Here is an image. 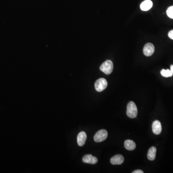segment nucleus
<instances>
[{
  "label": "nucleus",
  "mask_w": 173,
  "mask_h": 173,
  "mask_svg": "<svg viewBox=\"0 0 173 173\" xmlns=\"http://www.w3.org/2000/svg\"><path fill=\"white\" fill-rule=\"evenodd\" d=\"M127 114L129 118H134L138 115L137 106L133 102H129L127 106Z\"/></svg>",
  "instance_id": "f257e3e1"
},
{
  "label": "nucleus",
  "mask_w": 173,
  "mask_h": 173,
  "mask_svg": "<svg viewBox=\"0 0 173 173\" xmlns=\"http://www.w3.org/2000/svg\"><path fill=\"white\" fill-rule=\"evenodd\" d=\"M113 68H114L113 63L110 60L106 61L100 65V71H102L106 75H110L111 73H112Z\"/></svg>",
  "instance_id": "f03ea898"
},
{
  "label": "nucleus",
  "mask_w": 173,
  "mask_h": 173,
  "mask_svg": "<svg viewBox=\"0 0 173 173\" xmlns=\"http://www.w3.org/2000/svg\"><path fill=\"white\" fill-rule=\"evenodd\" d=\"M108 137V132L105 129L98 131L94 136V140L97 142L105 141Z\"/></svg>",
  "instance_id": "7ed1b4c3"
},
{
  "label": "nucleus",
  "mask_w": 173,
  "mask_h": 173,
  "mask_svg": "<svg viewBox=\"0 0 173 173\" xmlns=\"http://www.w3.org/2000/svg\"><path fill=\"white\" fill-rule=\"evenodd\" d=\"M108 85V83L106 79L101 78L98 79L95 83V88L98 92H101L104 90Z\"/></svg>",
  "instance_id": "20e7f679"
},
{
  "label": "nucleus",
  "mask_w": 173,
  "mask_h": 173,
  "mask_svg": "<svg viewBox=\"0 0 173 173\" xmlns=\"http://www.w3.org/2000/svg\"><path fill=\"white\" fill-rule=\"evenodd\" d=\"M155 50L154 45L151 43L145 44L143 48V53L146 56H150L153 54Z\"/></svg>",
  "instance_id": "39448f33"
},
{
  "label": "nucleus",
  "mask_w": 173,
  "mask_h": 173,
  "mask_svg": "<svg viewBox=\"0 0 173 173\" xmlns=\"http://www.w3.org/2000/svg\"><path fill=\"white\" fill-rule=\"evenodd\" d=\"M152 130L154 134L159 135L162 130V125L159 121L156 120L153 122L152 125Z\"/></svg>",
  "instance_id": "423d86ee"
},
{
  "label": "nucleus",
  "mask_w": 173,
  "mask_h": 173,
  "mask_svg": "<svg viewBox=\"0 0 173 173\" xmlns=\"http://www.w3.org/2000/svg\"><path fill=\"white\" fill-rule=\"evenodd\" d=\"M82 161L85 163L94 164L97 163L98 159L91 154H87L83 157Z\"/></svg>",
  "instance_id": "0eeeda50"
},
{
  "label": "nucleus",
  "mask_w": 173,
  "mask_h": 173,
  "mask_svg": "<svg viewBox=\"0 0 173 173\" xmlns=\"http://www.w3.org/2000/svg\"><path fill=\"white\" fill-rule=\"evenodd\" d=\"M124 161V158L123 156L120 154L116 155L111 159V163L114 165H119L123 163Z\"/></svg>",
  "instance_id": "6e6552de"
},
{
  "label": "nucleus",
  "mask_w": 173,
  "mask_h": 173,
  "mask_svg": "<svg viewBox=\"0 0 173 173\" xmlns=\"http://www.w3.org/2000/svg\"><path fill=\"white\" fill-rule=\"evenodd\" d=\"M86 139V135L85 132H80L78 134L77 142L79 146H82L85 143Z\"/></svg>",
  "instance_id": "1a4fd4ad"
},
{
  "label": "nucleus",
  "mask_w": 173,
  "mask_h": 173,
  "mask_svg": "<svg viewBox=\"0 0 173 173\" xmlns=\"http://www.w3.org/2000/svg\"><path fill=\"white\" fill-rule=\"evenodd\" d=\"M153 4L151 0H145L141 4V9L143 11H147L152 7Z\"/></svg>",
  "instance_id": "9d476101"
},
{
  "label": "nucleus",
  "mask_w": 173,
  "mask_h": 173,
  "mask_svg": "<svg viewBox=\"0 0 173 173\" xmlns=\"http://www.w3.org/2000/svg\"><path fill=\"white\" fill-rule=\"evenodd\" d=\"M125 148L128 151H133L136 147V143L132 140H126L124 142Z\"/></svg>",
  "instance_id": "9b49d317"
},
{
  "label": "nucleus",
  "mask_w": 173,
  "mask_h": 173,
  "mask_svg": "<svg viewBox=\"0 0 173 173\" xmlns=\"http://www.w3.org/2000/svg\"><path fill=\"white\" fill-rule=\"evenodd\" d=\"M156 148L155 147H152L150 148L147 154V157L148 159L150 161H153L155 160L156 154Z\"/></svg>",
  "instance_id": "f8f14e48"
},
{
  "label": "nucleus",
  "mask_w": 173,
  "mask_h": 173,
  "mask_svg": "<svg viewBox=\"0 0 173 173\" xmlns=\"http://www.w3.org/2000/svg\"><path fill=\"white\" fill-rule=\"evenodd\" d=\"M161 74L163 77L168 78V77H172L173 76V73L169 69H162L161 71Z\"/></svg>",
  "instance_id": "ddd939ff"
},
{
  "label": "nucleus",
  "mask_w": 173,
  "mask_h": 173,
  "mask_svg": "<svg viewBox=\"0 0 173 173\" xmlns=\"http://www.w3.org/2000/svg\"><path fill=\"white\" fill-rule=\"evenodd\" d=\"M166 14L169 18L173 19V6L168 8L166 11Z\"/></svg>",
  "instance_id": "4468645a"
},
{
  "label": "nucleus",
  "mask_w": 173,
  "mask_h": 173,
  "mask_svg": "<svg viewBox=\"0 0 173 173\" xmlns=\"http://www.w3.org/2000/svg\"><path fill=\"white\" fill-rule=\"evenodd\" d=\"M168 37L170 39L173 40V30H171L169 32V33H168Z\"/></svg>",
  "instance_id": "2eb2a0df"
},
{
  "label": "nucleus",
  "mask_w": 173,
  "mask_h": 173,
  "mask_svg": "<svg viewBox=\"0 0 173 173\" xmlns=\"http://www.w3.org/2000/svg\"><path fill=\"white\" fill-rule=\"evenodd\" d=\"M132 173H143V171H142L141 170H135L133 171Z\"/></svg>",
  "instance_id": "dca6fc26"
},
{
  "label": "nucleus",
  "mask_w": 173,
  "mask_h": 173,
  "mask_svg": "<svg viewBox=\"0 0 173 173\" xmlns=\"http://www.w3.org/2000/svg\"><path fill=\"white\" fill-rule=\"evenodd\" d=\"M170 70L172 72V73L173 74V65H171L170 67Z\"/></svg>",
  "instance_id": "f3484780"
}]
</instances>
